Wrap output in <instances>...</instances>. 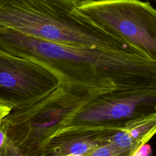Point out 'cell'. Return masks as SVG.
<instances>
[{
	"label": "cell",
	"instance_id": "cell-5",
	"mask_svg": "<svg viewBox=\"0 0 156 156\" xmlns=\"http://www.w3.org/2000/svg\"><path fill=\"white\" fill-rule=\"evenodd\" d=\"M153 115H156V88L116 91L88 101L65 127L85 126L112 135L129 122Z\"/></svg>",
	"mask_w": 156,
	"mask_h": 156
},
{
	"label": "cell",
	"instance_id": "cell-2",
	"mask_svg": "<svg viewBox=\"0 0 156 156\" xmlns=\"http://www.w3.org/2000/svg\"><path fill=\"white\" fill-rule=\"evenodd\" d=\"M0 49L37 62L94 97L109 93V49L46 41L0 26Z\"/></svg>",
	"mask_w": 156,
	"mask_h": 156
},
{
	"label": "cell",
	"instance_id": "cell-11",
	"mask_svg": "<svg viewBox=\"0 0 156 156\" xmlns=\"http://www.w3.org/2000/svg\"><path fill=\"white\" fill-rule=\"evenodd\" d=\"M154 1H156V0H154Z\"/></svg>",
	"mask_w": 156,
	"mask_h": 156
},
{
	"label": "cell",
	"instance_id": "cell-10",
	"mask_svg": "<svg viewBox=\"0 0 156 156\" xmlns=\"http://www.w3.org/2000/svg\"><path fill=\"white\" fill-rule=\"evenodd\" d=\"M12 108L5 105L0 104V124L2 122L3 119L9 114Z\"/></svg>",
	"mask_w": 156,
	"mask_h": 156
},
{
	"label": "cell",
	"instance_id": "cell-1",
	"mask_svg": "<svg viewBox=\"0 0 156 156\" xmlns=\"http://www.w3.org/2000/svg\"><path fill=\"white\" fill-rule=\"evenodd\" d=\"M78 1L0 0V26L55 43L141 54L96 24L79 9Z\"/></svg>",
	"mask_w": 156,
	"mask_h": 156
},
{
	"label": "cell",
	"instance_id": "cell-9",
	"mask_svg": "<svg viewBox=\"0 0 156 156\" xmlns=\"http://www.w3.org/2000/svg\"><path fill=\"white\" fill-rule=\"evenodd\" d=\"M151 153L152 150L151 146L146 144L136 152L134 156H151Z\"/></svg>",
	"mask_w": 156,
	"mask_h": 156
},
{
	"label": "cell",
	"instance_id": "cell-4",
	"mask_svg": "<svg viewBox=\"0 0 156 156\" xmlns=\"http://www.w3.org/2000/svg\"><path fill=\"white\" fill-rule=\"evenodd\" d=\"M79 9L96 24L156 61V9L140 0H79Z\"/></svg>",
	"mask_w": 156,
	"mask_h": 156
},
{
	"label": "cell",
	"instance_id": "cell-3",
	"mask_svg": "<svg viewBox=\"0 0 156 156\" xmlns=\"http://www.w3.org/2000/svg\"><path fill=\"white\" fill-rule=\"evenodd\" d=\"M93 98L82 87L63 83L29 105L12 109L2 123L25 156H41L49 140Z\"/></svg>",
	"mask_w": 156,
	"mask_h": 156
},
{
	"label": "cell",
	"instance_id": "cell-6",
	"mask_svg": "<svg viewBox=\"0 0 156 156\" xmlns=\"http://www.w3.org/2000/svg\"><path fill=\"white\" fill-rule=\"evenodd\" d=\"M66 83L56 73L34 60L0 49V104L12 109L29 105Z\"/></svg>",
	"mask_w": 156,
	"mask_h": 156
},
{
	"label": "cell",
	"instance_id": "cell-7",
	"mask_svg": "<svg viewBox=\"0 0 156 156\" xmlns=\"http://www.w3.org/2000/svg\"><path fill=\"white\" fill-rule=\"evenodd\" d=\"M103 132L84 126H69L54 134L44 145L41 156H83L105 142Z\"/></svg>",
	"mask_w": 156,
	"mask_h": 156
},
{
	"label": "cell",
	"instance_id": "cell-8",
	"mask_svg": "<svg viewBox=\"0 0 156 156\" xmlns=\"http://www.w3.org/2000/svg\"><path fill=\"white\" fill-rule=\"evenodd\" d=\"M0 156H25L8 135L2 122L0 124Z\"/></svg>",
	"mask_w": 156,
	"mask_h": 156
}]
</instances>
